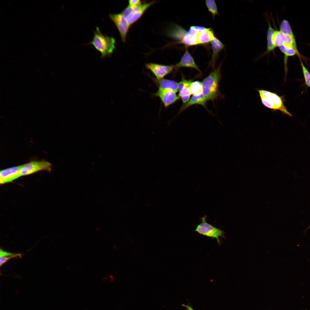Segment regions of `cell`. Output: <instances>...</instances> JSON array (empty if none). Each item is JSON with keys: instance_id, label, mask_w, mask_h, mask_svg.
<instances>
[{"instance_id": "44dd1931", "label": "cell", "mask_w": 310, "mask_h": 310, "mask_svg": "<svg viewBox=\"0 0 310 310\" xmlns=\"http://www.w3.org/2000/svg\"><path fill=\"white\" fill-rule=\"evenodd\" d=\"M205 4L209 12L212 15L213 18L218 13L217 7L214 0H206Z\"/></svg>"}, {"instance_id": "7c38bea8", "label": "cell", "mask_w": 310, "mask_h": 310, "mask_svg": "<svg viewBox=\"0 0 310 310\" xmlns=\"http://www.w3.org/2000/svg\"><path fill=\"white\" fill-rule=\"evenodd\" d=\"M154 2V1H153L149 3L142 4V7L140 9L133 12L127 15L126 17L129 25L130 26L138 20L146 10Z\"/></svg>"}, {"instance_id": "52a82bcc", "label": "cell", "mask_w": 310, "mask_h": 310, "mask_svg": "<svg viewBox=\"0 0 310 310\" xmlns=\"http://www.w3.org/2000/svg\"><path fill=\"white\" fill-rule=\"evenodd\" d=\"M208 28L202 26H191L189 30L183 36L180 42L186 46H191L198 44L197 36L199 33L205 31Z\"/></svg>"}, {"instance_id": "d4e9b609", "label": "cell", "mask_w": 310, "mask_h": 310, "mask_svg": "<svg viewBox=\"0 0 310 310\" xmlns=\"http://www.w3.org/2000/svg\"><path fill=\"white\" fill-rule=\"evenodd\" d=\"M191 94V93L189 86L184 87L180 91L178 94V96L180 97H181L183 96H190Z\"/></svg>"}, {"instance_id": "9c48e42d", "label": "cell", "mask_w": 310, "mask_h": 310, "mask_svg": "<svg viewBox=\"0 0 310 310\" xmlns=\"http://www.w3.org/2000/svg\"><path fill=\"white\" fill-rule=\"evenodd\" d=\"M145 66L158 80L163 79L165 76L170 73L175 67V66L172 65H164L153 63H147Z\"/></svg>"}, {"instance_id": "30bf717a", "label": "cell", "mask_w": 310, "mask_h": 310, "mask_svg": "<svg viewBox=\"0 0 310 310\" xmlns=\"http://www.w3.org/2000/svg\"><path fill=\"white\" fill-rule=\"evenodd\" d=\"M176 93L172 90L158 88L154 95L160 98L164 106L167 107L180 99Z\"/></svg>"}, {"instance_id": "484cf974", "label": "cell", "mask_w": 310, "mask_h": 310, "mask_svg": "<svg viewBox=\"0 0 310 310\" xmlns=\"http://www.w3.org/2000/svg\"><path fill=\"white\" fill-rule=\"evenodd\" d=\"M16 254L6 251L1 249L0 250V257L10 256Z\"/></svg>"}, {"instance_id": "7402d4cb", "label": "cell", "mask_w": 310, "mask_h": 310, "mask_svg": "<svg viewBox=\"0 0 310 310\" xmlns=\"http://www.w3.org/2000/svg\"><path fill=\"white\" fill-rule=\"evenodd\" d=\"M300 62L305 80V84L310 88V73L304 65L301 60H300Z\"/></svg>"}, {"instance_id": "ffe728a7", "label": "cell", "mask_w": 310, "mask_h": 310, "mask_svg": "<svg viewBox=\"0 0 310 310\" xmlns=\"http://www.w3.org/2000/svg\"><path fill=\"white\" fill-rule=\"evenodd\" d=\"M191 94L198 95L202 93V83L196 81L192 82L189 86Z\"/></svg>"}, {"instance_id": "f546056e", "label": "cell", "mask_w": 310, "mask_h": 310, "mask_svg": "<svg viewBox=\"0 0 310 310\" xmlns=\"http://www.w3.org/2000/svg\"><path fill=\"white\" fill-rule=\"evenodd\" d=\"M310 225H309V226L308 228H310Z\"/></svg>"}, {"instance_id": "ba28073f", "label": "cell", "mask_w": 310, "mask_h": 310, "mask_svg": "<svg viewBox=\"0 0 310 310\" xmlns=\"http://www.w3.org/2000/svg\"><path fill=\"white\" fill-rule=\"evenodd\" d=\"M22 165L8 168L0 171V184L11 182L20 177V172Z\"/></svg>"}, {"instance_id": "9a60e30c", "label": "cell", "mask_w": 310, "mask_h": 310, "mask_svg": "<svg viewBox=\"0 0 310 310\" xmlns=\"http://www.w3.org/2000/svg\"><path fill=\"white\" fill-rule=\"evenodd\" d=\"M159 88L173 91L176 93L178 90V83L175 81L166 79L157 80Z\"/></svg>"}, {"instance_id": "e0dca14e", "label": "cell", "mask_w": 310, "mask_h": 310, "mask_svg": "<svg viewBox=\"0 0 310 310\" xmlns=\"http://www.w3.org/2000/svg\"><path fill=\"white\" fill-rule=\"evenodd\" d=\"M268 28L267 34V49L263 55L269 54L270 52H273L276 48L273 45L272 40V36L275 30L272 27L268 19Z\"/></svg>"}, {"instance_id": "4316f807", "label": "cell", "mask_w": 310, "mask_h": 310, "mask_svg": "<svg viewBox=\"0 0 310 310\" xmlns=\"http://www.w3.org/2000/svg\"><path fill=\"white\" fill-rule=\"evenodd\" d=\"M141 1L139 0H130L129 1V6H135L141 4Z\"/></svg>"}, {"instance_id": "4fadbf2b", "label": "cell", "mask_w": 310, "mask_h": 310, "mask_svg": "<svg viewBox=\"0 0 310 310\" xmlns=\"http://www.w3.org/2000/svg\"><path fill=\"white\" fill-rule=\"evenodd\" d=\"M212 50L211 63L213 66L219 53L224 49L225 45L217 38L214 36L211 42Z\"/></svg>"}, {"instance_id": "cb8c5ba5", "label": "cell", "mask_w": 310, "mask_h": 310, "mask_svg": "<svg viewBox=\"0 0 310 310\" xmlns=\"http://www.w3.org/2000/svg\"><path fill=\"white\" fill-rule=\"evenodd\" d=\"M192 82L191 80H187L183 79V80L178 83V90L179 92L184 87L190 86Z\"/></svg>"}, {"instance_id": "6da1fadb", "label": "cell", "mask_w": 310, "mask_h": 310, "mask_svg": "<svg viewBox=\"0 0 310 310\" xmlns=\"http://www.w3.org/2000/svg\"><path fill=\"white\" fill-rule=\"evenodd\" d=\"M101 54V57L110 56L115 48V39L113 37L104 35L96 27L94 32L92 40L90 42Z\"/></svg>"}, {"instance_id": "277c9868", "label": "cell", "mask_w": 310, "mask_h": 310, "mask_svg": "<svg viewBox=\"0 0 310 310\" xmlns=\"http://www.w3.org/2000/svg\"><path fill=\"white\" fill-rule=\"evenodd\" d=\"M207 218L206 215L201 218V222L197 225L195 231L200 235L215 239L218 244H220L219 238L222 237L226 239L224 232L208 223L206 221Z\"/></svg>"}, {"instance_id": "d6986e66", "label": "cell", "mask_w": 310, "mask_h": 310, "mask_svg": "<svg viewBox=\"0 0 310 310\" xmlns=\"http://www.w3.org/2000/svg\"><path fill=\"white\" fill-rule=\"evenodd\" d=\"M279 30L284 34L294 37L290 24L288 21L286 20H283L281 22Z\"/></svg>"}, {"instance_id": "8992f818", "label": "cell", "mask_w": 310, "mask_h": 310, "mask_svg": "<svg viewBox=\"0 0 310 310\" xmlns=\"http://www.w3.org/2000/svg\"><path fill=\"white\" fill-rule=\"evenodd\" d=\"M109 16L119 31L122 41L125 42L130 26L126 17L121 12L117 14L110 13Z\"/></svg>"}, {"instance_id": "603a6c76", "label": "cell", "mask_w": 310, "mask_h": 310, "mask_svg": "<svg viewBox=\"0 0 310 310\" xmlns=\"http://www.w3.org/2000/svg\"><path fill=\"white\" fill-rule=\"evenodd\" d=\"M18 257L21 258V254L20 253H16L15 255L11 256L0 257V266L1 267L9 260Z\"/></svg>"}, {"instance_id": "8fae6325", "label": "cell", "mask_w": 310, "mask_h": 310, "mask_svg": "<svg viewBox=\"0 0 310 310\" xmlns=\"http://www.w3.org/2000/svg\"><path fill=\"white\" fill-rule=\"evenodd\" d=\"M174 66L176 68L181 67L192 68L201 72L187 49H186L185 52L180 61Z\"/></svg>"}, {"instance_id": "f1b7e54d", "label": "cell", "mask_w": 310, "mask_h": 310, "mask_svg": "<svg viewBox=\"0 0 310 310\" xmlns=\"http://www.w3.org/2000/svg\"><path fill=\"white\" fill-rule=\"evenodd\" d=\"M182 305L185 307L187 310H195L191 306L189 305L183 304H182Z\"/></svg>"}, {"instance_id": "83f0119b", "label": "cell", "mask_w": 310, "mask_h": 310, "mask_svg": "<svg viewBox=\"0 0 310 310\" xmlns=\"http://www.w3.org/2000/svg\"><path fill=\"white\" fill-rule=\"evenodd\" d=\"M190 96L181 97V98L183 103H185L187 102L189 100Z\"/></svg>"}, {"instance_id": "5bb4252c", "label": "cell", "mask_w": 310, "mask_h": 310, "mask_svg": "<svg viewBox=\"0 0 310 310\" xmlns=\"http://www.w3.org/2000/svg\"><path fill=\"white\" fill-rule=\"evenodd\" d=\"M207 101L203 93L198 95H193L190 99L182 106L179 113L189 106L195 104H200L205 107L206 103Z\"/></svg>"}, {"instance_id": "7a4b0ae2", "label": "cell", "mask_w": 310, "mask_h": 310, "mask_svg": "<svg viewBox=\"0 0 310 310\" xmlns=\"http://www.w3.org/2000/svg\"><path fill=\"white\" fill-rule=\"evenodd\" d=\"M262 104L273 110H279L283 113L292 116L285 106L282 97L277 94L264 89H257Z\"/></svg>"}, {"instance_id": "2e32d148", "label": "cell", "mask_w": 310, "mask_h": 310, "mask_svg": "<svg viewBox=\"0 0 310 310\" xmlns=\"http://www.w3.org/2000/svg\"><path fill=\"white\" fill-rule=\"evenodd\" d=\"M214 32L209 28L198 34L197 36L198 44H204L211 42L214 37Z\"/></svg>"}, {"instance_id": "5b68a950", "label": "cell", "mask_w": 310, "mask_h": 310, "mask_svg": "<svg viewBox=\"0 0 310 310\" xmlns=\"http://www.w3.org/2000/svg\"><path fill=\"white\" fill-rule=\"evenodd\" d=\"M52 165L46 161H32L23 165L20 170V177L26 176L42 170L50 172Z\"/></svg>"}, {"instance_id": "ac0fdd59", "label": "cell", "mask_w": 310, "mask_h": 310, "mask_svg": "<svg viewBox=\"0 0 310 310\" xmlns=\"http://www.w3.org/2000/svg\"><path fill=\"white\" fill-rule=\"evenodd\" d=\"M280 51L284 54V65L285 74L287 72V59L289 56H294L295 55H299L298 51H296L293 49L282 45L279 47Z\"/></svg>"}, {"instance_id": "3957f363", "label": "cell", "mask_w": 310, "mask_h": 310, "mask_svg": "<svg viewBox=\"0 0 310 310\" xmlns=\"http://www.w3.org/2000/svg\"><path fill=\"white\" fill-rule=\"evenodd\" d=\"M220 65L203 80L202 93L207 100H213L217 96L218 84L221 76Z\"/></svg>"}]
</instances>
